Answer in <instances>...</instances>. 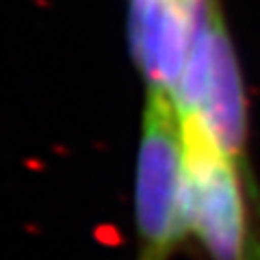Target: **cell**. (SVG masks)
<instances>
[{"mask_svg":"<svg viewBox=\"0 0 260 260\" xmlns=\"http://www.w3.org/2000/svg\"><path fill=\"white\" fill-rule=\"evenodd\" d=\"M137 260H169L189 234L182 117L160 93H145L135 176Z\"/></svg>","mask_w":260,"mask_h":260,"instance_id":"cell-1","label":"cell"},{"mask_svg":"<svg viewBox=\"0 0 260 260\" xmlns=\"http://www.w3.org/2000/svg\"><path fill=\"white\" fill-rule=\"evenodd\" d=\"M184 126L189 234L210 260H258L245 204L243 165L219 152L195 126Z\"/></svg>","mask_w":260,"mask_h":260,"instance_id":"cell-2","label":"cell"},{"mask_svg":"<svg viewBox=\"0 0 260 260\" xmlns=\"http://www.w3.org/2000/svg\"><path fill=\"white\" fill-rule=\"evenodd\" d=\"M219 0H128V39L145 93L172 95Z\"/></svg>","mask_w":260,"mask_h":260,"instance_id":"cell-3","label":"cell"},{"mask_svg":"<svg viewBox=\"0 0 260 260\" xmlns=\"http://www.w3.org/2000/svg\"><path fill=\"white\" fill-rule=\"evenodd\" d=\"M182 119L198 128L219 152L243 165L247 141V104L239 59L228 30L217 42L198 109Z\"/></svg>","mask_w":260,"mask_h":260,"instance_id":"cell-4","label":"cell"}]
</instances>
